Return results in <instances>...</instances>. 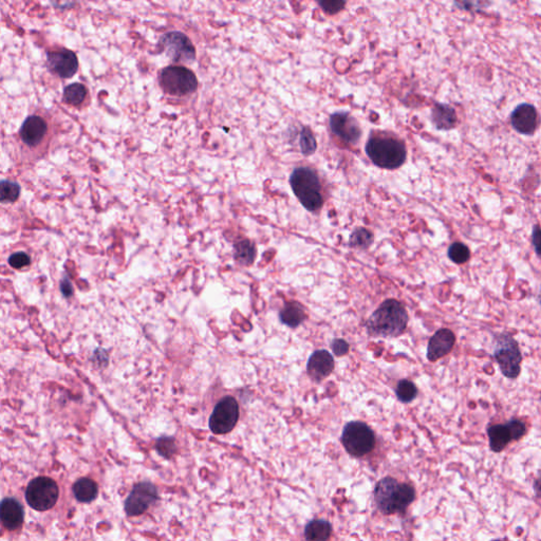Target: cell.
<instances>
[{"mask_svg":"<svg viewBox=\"0 0 541 541\" xmlns=\"http://www.w3.org/2000/svg\"><path fill=\"white\" fill-rule=\"evenodd\" d=\"M409 324V313L395 299H387L368 320L367 330L374 337H397Z\"/></svg>","mask_w":541,"mask_h":541,"instance_id":"cell-1","label":"cell"},{"mask_svg":"<svg viewBox=\"0 0 541 541\" xmlns=\"http://www.w3.org/2000/svg\"><path fill=\"white\" fill-rule=\"evenodd\" d=\"M415 488L409 484H399L393 478L387 477L376 484L374 499L378 509L384 515L404 513L415 500Z\"/></svg>","mask_w":541,"mask_h":541,"instance_id":"cell-2","label":"cell"},{"mask_svg":"<svg viewBox=\"0 0 541 541\" xmlns=\"http://www.w3.org/2000/svg\"><path fill=\"white\" fill-rule=\"evenodd\" d=\"M290 184L297 199L308 211H317L324 205L322 185L314 170L308 167L297 168L291 174Z\"/></svg>","mask_w":541,"mask_h":541,"instance_id":"cell-3","label":"cell"},{"mask_svg":"<svg viewBox=\"0 0 541 541\" xmlns=\"http://www.w3.org/2000/svg\"><path fill=\"white\" fill-rule=\"evenodd\" d=\"M366 153L376 166L385 170H395L405 162V145L393 138L376 137L366 145Z\"/></svg>","mask_w":541,"mask_h":541,"instance_id":"cell-4","label":"cell"},{"mask_svg":"<svg viewBox=\"0 0 541 541\" xmlns=\"http://www.w3.org/2000/svg\"><path fill=\"white\" fill-rule=\"evenodd\" d=\"M494 357L505 378L513 380L519 376L521 371V351L518 343L509 333H503L497 337Z\"/></svg>","mask_w":541,"mask_h":541,"instance_id":"cell-5","label":"cell"},{"mask_svg":"<svg viewBox=\"0 0 541 541\" xmlns=\"http://www.w3.org/2000/svg\"><path fill=\"white\" fill-rule=\"evenodd\" d=\"M342 444L353 457H363L376 445V436L371 428L363 422H350L343 430Z\"/></svg>","mask_w":541,"mask_h":541,"instance_id":"cell-6","label":"cell"},{"mask_svg":"<svg viewBox=\"0 0 541 541\" xmlns=\"http://www.w3.org/2000/svg\"><path fill=\"white\" fill-rule=\"evenodd\" d=\"M160 85L168 95L184 97L197 90L198 81L193 71L185 67L170 66L162 70Z\"/></svg>","mask_w":541,"mask_h":541,"instance_id":"cell-7","label":"cell"},{"mask_svg":"<svg viewBox=\"0 0 541 541\" xmlns=\"http://www.w3.org/2000/svg\"><path fill=\"white\" fill-rule=\"evenodd\" d=\"M57 484L51 478L39 477L29 484L26 491V499L28 505L36 511H48L57 502Z\"/></svg>","mask_w":541,"mask_h":541,"instance_id":"cell-8","label":"cell"},{"mask_svg":"<svg viewBox=\"0 0 541 541\" xmlns=\"http://www.w3.org/2000/svg\"><path fill=\"white\" fill-rule=\"evenodd\" d=\"M238 419V403L234 397H226L215 406L210 418V428L215 434H228L234 430Z\"/></svg>","mask_w":541,"mask_h":541,"instance_id":"cell-9","label":"cell"},{"mask_svg":"<svg viewBox=\"0 0 541 541\" xmlns=\"http://www.w3.org/2000/svg\"><path fill=\"white\" fill-rule=\"evenodd\" d=\"M160 46L162 51L165 52L172 62L191 64L195 60V47L183 33H166L160 39Z\"/></svg>","mask_w":541,"mask_h":541,"instance_id":"cell-10","label":"cell"},{"mask_svg":"<svg viewBox=\"0 0 541 541\" xmlns=\"http://www.w3.org/2000/svg\"><path fill=\"white\" fill-rule=\"evenodd\" d=\"M157 488L149 482L135 484L125 502V512L128 516H139L157 501Z\"/></svg>","mask_w":541,"mask_h":541,"instance_id":"cell-11","label":"cell"},{"mask_svg":"<svg viewBox=\"0 0 541 541\" xmlns=\"http://www.w3.org/2000/svg\"><path fill=\"white\" fill-rule=\"evenodd\" d=\"M47 62L50 70L62 78H72L78 71V57L70 50L60 49L49 52Z\"/></svg>","mask_w":541,"mask_h":541,"instance_id":"cell-12","label":"cell"},{"mask_svg":"<svg viewBox=\"0 0 541 541\" xmlns=\"http://www.w3.org/2000/svg\"><path fill=\"white\" fill-rule=\"evenodd\" d=\"M330 127L333 133L340 137L344 142L355 144L361 138V129L355 118L347 112H336L330 118Z\"/></svg>","mask_w":541,"mask_h":541,"instance_id":"cell-13","label":"cell"},{"mask_svg":"<svg viewBox=\"0 0 541 541\" xmlns=\"http://www.w3.org/2000/svg\"><path fill=\"white\" fill-rule=\"evenodd\" d=\"M511 122L517 132L526 135H533L538 123L536 108L530 104H521L512 114Z\"/></svg>","mask_w":541,"mask_h":541,"instance_id":"cell-14","label":"cell"},{"mask_svg":"<svg viewBox=\"0 0 541 541\" xmlns=\"http://www.w3.org/2000/svg\"><path fill=\"white\" fill-rule=\"evenodd\" d=\"M456 336L449 329L437 331L428 343L427 359L436 362L448 355L455 346Z\"/></svg>","mask_w":541,"mask_h":541,"instance_id":"cell-15","label":"cell"},{"mask_svg":"<svg viewBox=\"0 0 541 541\" xmlns=\"http://www.w3.org/2000/svg\"><path fill=\"white\" fill-rule=\"evenodd\" d=\"M334 370V359L326 350H317L310 357L307 364V372L314 382H322Z\"/></svg>","mask_w":541,"mask_h":541,"instance_id":"cell-16","label":"cell"},{"mask_svg":"<svg viewBox=\"0 0 541 541\" xmlns=\"http://www.w3.org/2000/svg\"><path fill=\"white\" fill-rule=\"evenodd\" d=\"M47 130V123L43 118L37 116H29L20 128V138L29 146H35L45 138Z\"/></svg>","mask_w":541,"mask_h":541,"instance_id":"cell-17","label":"cell"},{"mask_svg":"<svg viewBox=\"0 0 541 541\" xmlns=\"http://www.w3.org/2000/svg\"><path fill=\"white\" fill-rule=\"evenodd\" d=\"M0 517L6 528L9 530H16L24 522V509L16 499H4L1 502Z\"/></svg>","mask_w":541,"mask_h":541,"instance_id":"cell-18","label":"cell"},{"mask_svg":"<svg viewBox=\"0 0 541 541\" xmlns=\"http://www.w3.org/2000/svg\"><path fill=\"white\" fill-rule=\"evenodd\" d=\"M432 122L440 130H448L455 126L457 116L451 106L437 104L432 109Z\"/></svg>","mask_w":541,"mask_h":541,"instance_id":"cell-19","label":"cell"},{"mask_svg":"<svg viewBox=\"0 0 541 541\" xmlns=\"http://www.w3.org/2000/svg\"><path fill=\"white\" fill-rule=\"evenodd\" d=\"M282 322L291 328H296L307 318L305 308L296 301L286 303L280 313Z\"/></svg>","mask_w":541,"mask_h":541,"instance_id":"cell-20","label":"cell"},{"mask_svg":"<svg viewBox=\"0 0 541 541\" xmlns=\"http://www.w3.org/2000/svg\"><path fill=\"white\" fill-rule=\"evenodd\" d=\"M488 439H490L491 448L495 453L503 451L507 444L513 440V437H512L507 424L490 426L488 428Z\"/></svg>","mask_w":541,"mask_h":541,"instance_id":"cell-21","label":"cell"},{"mask_svg":"<svg viewBox=\"0 0 541 541\" xmlns=\"http://www.w3.org/2000/svg\"><path fill=\"white\" fill-rule=\"evenodd\" d=\"M331 534L332 526L326 520H312L305 528V538L307 541H328Z\"/></svg>","mask_w":541,"mask_h":541,"instance_id":"cell-22","label":"cell"},{"mask_svg":"<svg viewBox=\"0 0 541 541\" xmlns=\"http://www.w3.org/2000/svg\"><path fill=\"white\" fill-rule=\"evenodd\" d=\"M97 484L88 478H82L74 484V494L80 502H91L97 498Z\"/></svg>","mask_w":541,"mask_h":541,"instance_id":"cell-23","label":"cell"},{"mask_svg":"<svg viewBox=\"0 0 541 541\" xmlns=\"http://www.w3.org/2000/svg\"><path fill=\"white\" fill-rule=\"evenodd\" d=\"M234 257L241 266H252L256 258L255 245L249 240L239 241L235 245Z\"/></svg>","mask_w":541,"mask_h":541,"instance_id":"cell-24","label":"cell"},{"mask_svg":"<svg viewBox=\"0 0 541 541\" xmlns=\"http://www.w3.org/2000/svg\"><path fill=\"white\" fill-rule=\"evenodd\" d=\"M87 97V89L84 85L74 83L66 87L64 91V101L72 106H78L85 101Z\"/></svg>","mask_w":541,"mask_h":541,"instance_id":"cell-25","label":"cell"},{"mask_svg":"<svg viewBox=\"0 0 541 541\" xmlns=\"http://www.w3.org/2000/svg\"><path fill=\"white\" fill-rule=\"evenodd\" d=\"M397 399L403 403H409L417 397L418 389L413 382L409 380L399 381L397 384Z\"/></svg>","mask_w":541,"mask_h":541,"instance_id":"cell-26","label":"cell"},{"mask_svg":"<svg viewBox=\"0 0 541 541\" xmlns=\"http://www.w3.org/2000/svg\"><path fill=\"white\" fill-rule=\"evenodd\" d=\"M374 242V235L366 228H357L350 237V247L355 249H368Z\"/></svg>","mask_w":541,"mask_h":541,"instance_id":"cell-27","label":"cell"},{"mask_svg":"<svg viewBox=\"0 0 541 541\" xmlns=\"http://www.w3.org/2000/svg\"><path fill=\"white\" fill-rule=\"evenodd\" d=\"M0 193L1 202H14L18 199L20 193V186L18 183L9 180H4L0 183Z\"/></svg>","mask_w":541,"mask_h":541,"instance_id":"cell-28","label":"cell"},{"mask_svg":"<svg viewBox=\"0 0 541 541\" xmlns=\"http://www.w3.org/2000/svg\"><path fill=\"white\" fill-rule=\"evenodd\" d=\"M448 257L457 264H463L470 258V249L461 242H455L449 247Z\"/></svg>","mask_w":541,"mask_h":541,"instance_id":"cell-29","label":"cell"},{"mask_svg":"<svg viewBox=\"0 0 541 541\" xmlns=\"http://www.w3.org/2000/svg\"><path fill=\"white\" fill-rule=\"evenodd\" d=\"M301 149L303 155H312L316 151V141L310 129L303 128L301 135Z\"/></svg>","mask_w":541,"mask_h":541,"instance_id":"cell-30","label":"cell"},{"mask_svg":"<svg viewBox=\"0 0 541 541\" xmlns=\"http://www.w3.org/2000/svg\"><path fill=\"white\" fill-rule=\"evenodd\" d=\"M157 449L164 457L170 458L176 451V445L172 438H161L158 440Z\"/></svg>","mask_w":541,"mask_h":541,"instance_id":"cell-31","label":"cell"},{"mask_svg":"<svg viewBox=\"0 0 541 541\" xmlns=\"http://www.w3.org/2000/svg\"><path fill=\"white\" fill-rule=\"evenodd\" d=\"M507 426L511 432L513 440H519L526 434V425H524L523 422L519 421V420H511V421L507 422Z\"/></svg>","mask_w":541,"mask_h":541,"instance_id":"cell-32","label":"cell"},{"mask_svg":"<svg viewBox=\"0 0 541 541\" xmlns=\"http://www.w3.org/2000/svg\"><path fill=\"white\" fill-rule=\"evenodd\" d=\"M30 262V257H29L28 254L24 253V252H18L9 258L10 266L14 268H22L24 266H28Z\"/></svg>","mask_w":541,"mask_h":541,"instance_id":"cell-33","label":"cell"},{"mask_svg":"<svg viewBox=\"0 0 541 541\" xmlns=\"http://www.w3.org/2000/svg\"><path fill=\"white\" fill-rule=\"evenodd\" d=\"M331 348H332L333 352L336 357H343V355H347L349 351V345L347 344L346 341L337 338L334 340L331 344Z\"/></svg>","mask_w":541,"mask_h":541,"instance_id":"cell-34","label":"cell"},{"mask_svg":"<svg viewBox=\"0 0 541 541\" xmlns=\"http://www.w3.org/2000/svg\"><path fill=\"white\" fill-rule=\"evenodd\" d=\"M324 12L329 14H335L340 12L345 7V3L343 1H322L320 3Z\"/></svg>","mask_w":541,"mask_h":541,"instance_id":"cell-35","label":"cell"},{"mask_svg":"<svg viewBox=\"0 0 541 541\" xmlns=\"http://www.w3.org/2000/svg\"><path fill=\"white\" fill-rule=\"evenodd\" d=\"M532 243L537 255L541 258V228L535 226L532 233Z\"/></svg>","mask_w":541,"mask_h":541,"instance_id":"cell-36","label":"cell"},{"mask_svg":"<svg viewBox=\"0 0 541 541\" xmlns=\"http://www.w3.org/2000/svg\"><path fill=\"white\" fill-rule=\"evenodd\" d=\"M60 290H62V294L64 296H71L72 293H74L71 282L67 280V278L62 280V284H60Z\"/></svg>","mask_w":541,"mask_h":541,"instance_id":"cell-37","label":"cell"},{"mask_svg":"<svg viewBox=\"0 0 541 541\" xmlns=\"http://www.w3.org/2000/svg\"><path fill=\"white\" fill-rule=\"evenodd\" d=\"M535 490H536L537 495L541 497V476L537 480L536 484H535Z\"/></svg>","mask_w":541,"mask_h":541,"instance_id":"cell-38","label":"cell"},{"mask_svg":"<svg viewBox=\"0 0 541 541\" xmlns=\"http://www.w3.org/2000/svg\"><path fill=\"white\" fill-rule=\"evenodd\" d=\"M495 541H499V540H495Z\"/></svg>","mask_w":541,"mask_h":541,"instance_id":"cell-39","label":"cell"}]
</instances>
